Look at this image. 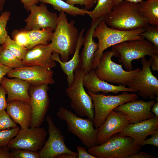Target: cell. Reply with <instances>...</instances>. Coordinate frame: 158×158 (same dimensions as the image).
Masks as SVG:
<instances>
[{"instance_id":"6da1fadb","label":"cell","mask_w":158,"mask_h":158,"mask_svg":"<svg viewBox=\"0 0 158 158\" xmlns=\"http://www.w3.org/2000/svg\"><path fill=\"white\" fill-rule=\"evenodd\" d=\"M104 20L110 28L122 31L135 30L149 24L139 11V3L126 0L114 5Z\"/></svg>"},{"instance_id":"7a4b0ae2","label":"cell","mask_w":158,"mask_h":158,"mask_svg":"<svg viewBox=\"0 0 158 158\" xmlns=\"http://www.w3.org/2000/svg\"><path fill=\"white\" fill-rule=\"evenodd\" d=\"M75 23L74 20L68 22L65 13L60 12L51 44L53 52L60 55L63 62L68 61L75 51L79 33Z\"/></svg>"},{"instance_id":"3957f363","label":"cell","mask_w":158,"mask_h":158,"mask_svg":"<svg viewBox=\"0 0 158 158\" xmlns=\"http://www.w3.org/2000/svg\"><path fill=\"white\" fill-rule=\"evenodd\" d=\"M145 30V27L126 31L114 29L108 27L104 19L101 20L95 29L92 34L93 38L98 39L99 44L98 48L94 55L92 69H96L102 54L106 49L124 41L144 39V37L140 34Z\"/></svg>"},{"instance_id":"277c9868","label":"cell","mask_w":158,"mask_h":158,"mask_svg":"<svg viewBox=\"0 0 158 158\" xmlns=\"http://www.w3.org/2000/svg\"><path fill=\"white\" fill-rule=\"evenodd\" d=\"M113 56L118 58L119 55L113 49L103 53L95 70V75L99 79L108 83L128 86L141 69L125 71L123 68L122 64H117L112 60Z\"/></svg>"},{"instance_id":"5b68a950","label":"cell","mask_w":158,"mask_h":158,"mask_svg":"<svg viewBox=\"0 0 158 158\" xmlns=\"http://www.w3.org/2000/svg\"><path fill=\"white\" fill-rule=\"evenodd\" d=\"M142 146L130 137L114 134L106 142L89 148L88 152L97 158H126L138 152Z\"/></svg>"},{"instance_id":"8992f818","label":"cell","mask_w":158,"mask_h":158,"mask_svg":"<svg viewBox=\"0 0 158 158\" xmlns=\"http://www.w3.org/2000/svg\"><path fill=\"white\" fill-rule=\"evenodd\" d=\"M74 74L73 81L66 90V94L71 101V107L80 116L86 117L93 121L94 104L91 97L85 91L83 83L85 73L80 67L74 71Z\"/></svg>"},{"instance_id":"52a82bcc","label":"cell","mask_w":158,"mask_h":158,"mask_svg":"<svg viewBox=\"0 0 158 158\" xmlns=\"http://www.w3.org/2000/svg\"><path fill=\"white\" fill-rule=\"evenodd\" d=\"M56 115L60 120L65 121L68 130L78 137L87 148L89 149L98 145L97 128L94 127L93 121L78 116L63 107L59 108Z\"/></svg>"},{"instance_id":"ba28073f","label":"cell","mask_w":158,"mask_h":158,"mask_svg":"<svg viewBox=\"0 0 158 158\" xmlns=\"http://www.w3.org/2000/svg\"><path fill=\"white\" fill-rule=\"evenodd\" d=\"M125 91L118 95H106L104 93L93 94L87 91L94 107V127L98 128L104 122L109 114L120 105L127 102L138 100V95Z\"/></svg>"},{"instance_id":"9c48e42d","label":"cell","mask_w":158,"mask_h":158,"mask_svg":"<svg viewBox=\"0 0 158 158\" xmlns=\"http://www.w3.org/2000/svg\"><path fill=\"white\" fill-rule=\"evenodd\" d=\"M112 47V49L119 55L118 61L122 63L127 71L132 70V61L153 54H158V49L150 42L145 39L124 41Z\"/></svg>"},{"instance_id":"30bf717a","label":"cell","mask_w":158,"mask_h":158,"mask_svg":"<svg viewBox=\"0 0 158 158\" xmlns=\"http://www.w3.org/2000/svg\"><path fill=\"white\" fill-rule=\"evenodd\" d=\"M152 60V57L149 60L145 57L141 59L142 69L128 85L145 99H156L158 96V80L152 74L150 67Z\"/></svg>"},{"instance_id":"8fae6325","label":"cell","mask_w":158,"mask_h":158,"mask_svg":"<svg viewBox=\"0 0 158 158\" xmlns=\"http://www.w3.org/2000/svg\"><path fill=\"white\" fill-rule=\"evenodd\" d=\"M48 124L49 137L43 147L38 151L40 158H56L59 155L67 153L78 157V153L70 150L65 144V138L60 128L54 124L51 117L45 118Z\"/></svg>"},{"instance_id":"7c38bea8","label":"cell","mask_w":158,"mask_h":158,"mask_svg":"<svg viewBox=\"0 0 158 158\" xmlns=\"http://www.w3.org/2000/svg\"><path fill=\"white\" fill-rule=\"evenodd\" d=\"M49 89L48 85L46 84L37 86L31 85L29 87L30 104L32 113L30 127H40L44 121L49 106Z\"/></svg>"},{"instance_id":"4fadbf2b","label":"cell","mask_w":158,"mask_h":158,"mask_svg":"<svg viewBox=\"0 0 158 158\" xmlns=\"http://www.w3.org/2000/svg\"><path fill=\"white\" fill-rule=\"evenodd\" d=\"M47 133L44 128L30 127L20 129L7 145L11 149H19L38 152L43 146Z\"/></svg>"},{"instance_id":"5bb4252c","label":"cell","mask_w":158,"mask_h":158,"mask_svg":"<svg viewBox=\"0 0 158 158\" xmlns=\"http://www.w3.org/2000/svg\"><path fill=\"white\" fill-rule=\"evenodd\" d=\"M40 5L34 4L30 8V13L24 20L26 25L24 29L27 31L42 30L47 28L54 31L56 27L58 16L57 14L50 11L45 3Z\"/></svg>"},{"instance_id":"9a60e30c","label":"cell","mask_w":158,"mask_h":158,"mask_svg":"<svg viewBox=\"0 0 158 158\" xmlns=\"http://www.w3.org/2000/svg\"><path fill=\"white\" fill-rule=\"evenodd\" d=\"M54 72L39 66H31L13 69L7 74L10 78H18L37 86L42 84H53Z\"/></svg>"},{"instance_id":"2e32d148","label":"cell","mask_w":158,"mask_h":158,"mask_svg":"<svg viewBox=\"0 0 158 158\" xmlns=\"http://www.w3.org/2000/svg\"><path fill=\"white\" fill-rule=\"evenodd\" d=\"M130 123L127 116L124 113L111 111L103 124L97 128V145L106 142L115 134L121 132Z\"/></svg>"},{"instance_id":"e0dca14e","label":"cell","mask_w":158,"mask_h":158,"mask_svg":"<svg viewBox=\"0 0 158 158\" xmlns=\"http://www.w3.org/2000/svg\"><path fill=\"white\" fill-rule=\"evenodd\" d=\"M155 102L154 100L147 102L137 100L122 104L114 110L124 113L128 117L130 123H135L155 116L151 109Z\"/></svg>"},{"instance_id":"ac0fdd59","label":"cell","mask_w":158,"mask_h":158,"mask_svg":"<svg viewBox=\"0 0 158 158\" xmlns=\"http://www.w3.org/2000/svg\"><path fill=\"white\" fill-rule=\"evenodd\" d=\"M53 52L51 44H39L28 50L22 60L24 66H39L51 70L56 65L51 58Z\"/></svg>"},{"instance_id":"d6986e66","label":"cell","mask_w":158,"mask_h":158,"mask_svg":"<svg viewBox=\"0 0 158 158\" xmlns=\"http://www.w3.org/2000/svg\"><path fill=\"white\" fill-rule=\"evenodd\" d=\"M157 130L158 117L154 116L136 123H130L123 131L119 133L121 135L131 137L135 143L141 145L148 136Z\"/></svg>"},{"instance_id":"ffe728a7","label":"cell","mask_w":158,"mask_h":158,"mask_svg":"<svg viewBox=\"0 0 158 158\" xmlns=\"http://www.w3.org/2000/svg\"><path fill=\"white\" fill-rule=\"evenodd\" d=\"M83 83L87 91L93 94L99 92L107 94L112 92L115 94L121 92H136V91L126 86L121 84L115 85L99 78L96 75L95 70L92 69L85 73L83 78Z\"/></svg>"},{"instance_id":"44dd1931","label":"cell","mask_w":158,"mask_h":158,"mask_svg":"<svg viewBox=\"0 0 158 158\" xmlns=\"http://www.w3.org/2000/svg\"><path fill=\"white\" fill-rule=\"evenodd\" d=\"M102 17L93 20L90 28L84 37L82 51L80 55V68L85 74L92 69L94 55L99 47V44L93 39V31L99 23L104 19Z\"/></svg>"},{"instance_id":"7402d4cb","label":"cell","mask_w":158,"mask_h":158,"mask_svg":"<svg viewBox=\"0 0 158 158\" xmlns=\"http://www.w3.org/2000/svg\"><path fill=\"white\" fill-rule=\"evenodd\" d=\"M0 84L6 92L7 103L19 100L30 103V97L28 90L31 84L29 82L18 78L9 79L4 76Z\"/></svg>"},{"instance_id":"603a6c76","label":"cell","mask_w":158,"mask_h":158,"mask_svg":"<svg viewBox=\"0 0 158 158\" xmlns=\"http://www.w3.org/2000/svg\"><path fill=\"white\" fill-rule=\"evenodd\" d=\"M6 112L20 129L26 130L30 127L32 119V110L30 103L19 100L8 103Z\"/></svg>"},{"instance_id":"cb8c5ba5","label":"cell","mask_w":158,"mask_h":158,"mask_svg":"<svg viewBox=\"0 0 158 158\" xmlns=\"http://www.w3.org/2000/svg\"><path fill=\"white\" fill-rule=\"evenodd\" d=\"M85 29L83 28L79 34L77 44L72 58L70 60L65 62L62 61L60 59L59 54L53 52L51 56L52 60L58 62L63 72L67 75L68 85H70L72 82L74 76V72L78 68L80 67L81 61L79 54L80 50L83 46L84 37L83 34Z\"/></svg>"},{"instance_id":"d4e9b609","label":"cell","mask_w":158,"mask_h":158,"mask_svg":"<svg viewBox=\"0 0 158 158\" xmlns=\"http://www.w3.org/2000/svg\"><path fill=\"white\" fill-rule=\"evenodd\" d=\"M139 9L150 24L158 26V0L142 1L139 3Z\"/></svg>"},{"instance_id":"484cf974","label":"cell","mask_w":158,"mask_h":158,"mask_svg":"<svg viewBox=\"0 0 158 158\" xmlns=\"http://www.w3.org/2000/svg\"><path fill=\"white\" fill-rule=\"evenodd\" d=\"M53 30L50 28L28 31L30 43L26 48L29 50L39 44H46L51 41Z\"/></svg>"},{"instance_id":"4316f807","label":"cell","mask_w":158,"mask_h":158,"mask_svg":"<svg viewBox=\"0 0 158 158\" xmlns=\"http://www.w3.org/2000/svg\"><path fill=\"white\" fill-rule=\"evenodd\" d=\"M40 2L51 4L57 11L63 12L73 16H84L88 11L87 10L80 8L70 5L62 0H40Z\"/></svg>"},{"instance_id":"83f0119b","label":"cell","mask_w":158,"mask_h":158,"mask_svg":"<svg viewBox=\"0 0 158 158\" xmlns=\"http://www.w3.org/2000/svg\"><path fill=\"white\" fill-rule=\"evenodd\" d=\"M93 10L88 11L86 14L92 20L102 17L105 18L111 11L113 6V0H98Z\"/></svg>"},{"instance_id":"f1b7e54d","label":"cell","mask_w":158,"mask_h":158,"mask_svg":"<svg viewBox=\"0 0 158 158\" xmlns=\"http://www.w3.org/2000/svg\"><path fill=\"white\" fill-rule=\"evenodd\" d=\"M2 45L4 48L8 50L13 56L21 60L24 58L28 50L25 47L20 45L11 39L9 35Z\"/></svg>"},{"instance_id":"f546056e","label":"cell","mask_w":158,"mask_h":158,"mask_svg":"<svg viewBox=\"0 0 158 158\" xmlns=\"http://www.w3.org/2000/svg\"><path fill=\"white\" fill-rule=\"evenodd\" d=\"M0 63L12 69L24 66L22 60L15 56L5 48L0 53Z\"/></svg>"},{"instance_id":"4dcf8cb0","label":"cell","mask_w":158,"mask_h":158,"mask_svg":"<svg viewBox=\"0 0 158 158\" xmlns=\"http://www.w3.org/2000/svg\"><path fill=\"white\" fill-rule=\"evenodd\" d=\"M145 30L140 35L145 38L158 49V26L150 24L145 27Z\"/></svg>"},{"instance_id":"1f68e13d","label":"cell","mask_w":158,"mask_h":158,"mask_svg":"<svg viewBox=\"0 0 158 158\" xmlns=\"http://www.w3.org/2000/svg\"><path fill=\"white\" fill-rule=\"evenodd\" d=\"M11 35L13 40L20 45L26 48L29 45L30 39L28 31L24 28L20 30L15 29L13 30Z\"/></svg>"},{"instance_id":"d6a6232c","label":"cell","mask_w":158,"mask_h":158,"mask_svg":"<svg viewBox=\"0 0 158 158\" xmlns=\"http://www.w3.org/2000/svg\"><path fill=\"white\" fill-rule=\"evenodd\" d=\"M20 129L19 127L0 131V147L7 146L10 140L14 138Z\"/></svg>"},{"instance_id":"836d02e7","label":"cell","mask_w":158,"mask_h":158,"mask_svg":"<svg viewBox=\"0 0 158 158\" xmlns=\"http://www.w3.org/2000/svg\"><path fill=\"white\" fill-rule=\"evenodd\" d=\"M10 13L7 11L1 13L0 16V44L2 45L8 36L6 26L9 19Z\"/></svg>"},{"instance_id":"e575fe53","label":"cell","mask_w":158,"mask_h":158,"mask_svg":"<svg viewBox=\"0 0 158 158\" xmlns=\"http://www.w3.org/2000/svg\"><path fill=\"white\" fill-rule=\"evenodd\" d=\"M11 153L12 158H40L38 152L28 150L13 149Z\"/></svg>"},{"instance_id":"d590c367","label":"cell","mask_w":158,"mask_h":158,"mask_svg":"<svg viewBox=\"0 0 158 158\" xmlns=\"http://www.w3.org/2000/svg\"><path fill=\"white\" fill-rule=\"evenodd\" d=\"M17 126L5 110L0 112V130L9 129Z\"/></svg>"},{"instance_id":"8d00e7d4","label":"cell","mask_w":158,"mask_h":158,"mask_svg":"<svg viewBox=\"0 0 158 158\" xmlns=\"http://www.w3.org/2000/svg\"><path fill=\"white\" fill-rule=\"evenodd\" d=\"M66 2L73 6L77 4L84 5V9L86 10L92 8L95 4L94 0H66Z\"/></svg>"},{"instance_id":"74e56055","label":"cell","mask_w":158,"mask_h":158,"mask_svg":"<svg viewBox=\"0 0 158 158\" xmlns=\"http://www.w3.org/2000/svg\"><path fill=\"white\" fill-rule=\"evenodd\" d=\"M150 135L151 137L145 139L141 145V146L150 145L158 147V130Z\"/></svg>"},{"instance_id":"f35d334b","label":"cell","mask_w":158,"mask_h":158,"mask_svg":"<svg viewBox=\"0 0 158 158\" xmlns=\"http://www.w3.org/2000/svg\"><path fill=\"white\" fill-rule=\"evenodd\" d=\"M6 92L4 87L0 85V112L6 109L8 103L6 101Z\"/></svg>"},{"instance_id":"ab89813d","label":"cell","mask_w":158,"mask_h":158,"mask_svg":"<svg viewBox=\"0 0 158 158\" xmlns=\"http://www.w3.org/2000/svg\"><path fill=\"white\" fill-rule=\"evenodd\" d=\"M78 158H97L87 152L84 147L80 146L77 147Z\"/></svg>"},{"instance_id":"60d3db41","label":"cell","mask_w":158,"mask_h":158,"mask_svg":"<svg viewBox=\"0 0 158 158\" xmlns=\"http://www.w3.org/2000/svg\"><path fill=\"white\" fill-rule=\"evenodd\" d=\"M10 148L7 146L0 147V158H12Z\"/></svg>"},{"instance_id":"b9f144b4","label":"cell","mask_w":158,"mask_h":158,"mask_svg":"<svg viewBox=\"0 0 158 158\" xmlns=\"http://www.w3.org/2000/svg\"><path fill=\"white\" fill-rule=\"evenodd\" d=\"M155 156L149 154L145 152L139 151L138 152L132 154L127 157L126 158H154Z\"/></svg>"},{"instance_id":"7bdbcfd3","label":"cell","mask_w":158,"mask_h":158,"mask_svg":"<svg viewBox=\"0 0 158 158\" xmlns=\"http://www.w3.org/2000/svg\"><path fill=\"white\" fill-rule=\"evenodd\" d=\"M23 4V7L27 11H30L31 7L40 2V0H20Z\"/></svg>"},{"instance_id":"ee69618b","label":"cell","mask_w":158,"mask_h":158,"mask_svg":"<svg viewBox=\"0 0 158 158\" xmlns=\"http://www.w3.org/2000/svg\"><path fill=\"white\" fill-rule=\"evenodd\" d=\"M12 69L0 63V82L3 78Z\"/></svg>"},{"instance_id":"f6af8a7d","label":"cell","mask_w":158,"mask_h":158,"mask_svg":"<svg viewBox=\"0 0 158 158\" xmlns=\"http://www.w3.org/2000/svg\"><path fill=\"white\" fill-rule=\"evenodd\" d=\"M151 57L153 60L150 66L153 71H158V54H153Z\"/></svg>"},{"instance_id":"bcb514c9","label":"cell","mask_w":158,"mask_h":158,"mask_svg":"<svg viewBox=\"0 0 158 158\" xmlns=\"http://www.w3.org/2000/svg\"><path fill=\"white\" fill-rule=\"evenodd\" d=\"M151 111L155 116L158 117V102H155L153 104L151 109Z\"/></svg>"},{"instance_id":"7dc6e473","label":"cell","mask_w":158,"mask_h":158,"mask_svg":"<svg viewBox=\"0 0 158 158\" xmlns=\"http://www.w3.org/2000/svg\"><path fill=\"white\" fill-rule=\"evenodd\" d=\"M56 158H76V157L71 154L63 153L57 156Z\"/></svg>"},{"instance_id":"c3c4849f","label":"cell","mask_w":158,"mask_h":158,"mask_svg":"<svg viewBox=\"0 0 158 158\" xmlns=\"http://www.w3.org/2000/svg\"><path fill=\"white\" fill-rule=\"evenodd\" d=\"M124 0L128 1L131 2L139 3L142 1L146 0H113V6L120 2Z\"/></svg>"},{"instance_id":"681fc988","label":"cell","mask_w":158,"mask_h":158,"mask_svg":"<svg viewBox=\"0 0 158 158\" xmlns=\"http://www.w3.org/2000/svg\"><path fill=\"white\" fill-rule=\"evenodd\" d=\"M6 0H0V13L3 10Z\"/></svg>"},{"instance_id":"f907efd6","label":"cell","mask_w":158,"mask_h":158,"mask_svg":"<svg viewBox=\"0 0 158 158\" xmlns=\"http://www.w3.org/2000/svg\"><path fill=\"white\" fill-rule=\"evenodd\" d=\"M4 49V48L2 45L0 46V53Z\"/></svg>"},{"instance_id":"816d5d0a","label":"cell","mask_w":158,"mask_h":158,"mask_svg":"<svg viewBox=\"0 0 158 158\" xmlns=\"http://www.w3.org/2000/svg\"><path fill=\"white\" fill-rule=\"evenodd\" d=\"M98 0H94V3L95 4L97 3V2Z\"/></svg>"}]
</instances>
